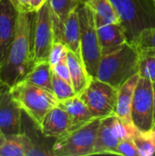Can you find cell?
<instances>
[{"mask_svg": "<svg viewBox=\"0 0 155 156\" xmlns=\"http://www.w3.org/2000/svg\"><path fill=\"white\" fill-rule=\"evenodd\" d=\"M35 12H19L15 38L5 62L0 66V83L11 88L23 80L34 67L33 28Z\"/></svg>", "mask_w": 155, "mask_h": 156, "instance_id": "obj_1", "label": "cell"}, {"mask_svg": "<svg viewBox=\"0 0 155 156\" xmlns=\"http://www.w3.org/2000/svg\"><path fill=\"white\" fill-rule=\"evenodd\" d=\"M139 58L137 48L126 42L115 51L102 56L95 78L119 89L126 80L138 74Z\"/></svg>", "mask_w": 155, "mask_h": 156, "instance_id": "obj_2", "label": "cell"}, {"mask_svg": "<svg viewBox=\"0 0 155 156\" xmlns=\"http://www.w3.org/2000/svg\"><path fill=\"white\" fill-rule=\"evenodd\" d=\"M119 17L127 42L133 45L146 28L155 27L153 0H111Z\"/></svg>", "mask_w": 155, "mask_h": 156, "instance_id": "obj_3", "label": "cell"}, {"mask_svg": "<svg viewBox=\"0 0 155 156\" xmlns=\"http://www.w3.org/2000/svg\"><path fill=\"white\" fill-rule=\"evenodd\" d=\"M9 90L23 112L37 127L47 113L59 103L52 91L25 80L17 82Z\"/></svg>", "mask_w": 155, "mask_h": 156, "instance_id": "obj_4", "label": "cell"}, {"mask_svg": "<svg viewBox=\"0 0 155 156\" xmlns=\"http://www.w3.org/2000/svg\"><path fill=\"white\" fill-rule=\"evenodd\" d=\"M80 24V55L91 78L96 77L102 58L94 14L88 4H78L76 7Z\"/></svg>", "mask_w": 155, "mask_h": 156, "instance_id": "obj_5", "label": "cell"}, {"mask_svg": "<svg viewBox=\"0 0 155 156\" xmlns=\"http://www.w3.org/2000/svg\"><path fill=\"white\" fill-rule=\"evenodd\" d=\"M100 122V118H95L85 125L57 138L51 148L53 155H93Z\"/></svg>", "mask_w": 155, "mask_h": 156, "instance_id": "obj_6", "label": "cell"}, {"mask_svg": "<svg viewBox=\"0 0 155 156\" xmlns=\"http://www.w3.org/2000/svg\"><path fill=\"white\" fill-rule=\"evenodd\" d=\"M138 132L132 122L123 121L115 113L101 118L93 155H117V146L120 142L123 139L133 138Z\"/></svg>", "mask_w": 155, "mask_h": 156, "instance_id": "obj_7", "label": "cell"}, {"mask_svg": "<svg viewBox=\"0 0 155 156\" xmlns=\"http://www.w3.org/2000/svg\"><path fill=\"white\" fill-rule=\"evenodd\" d=\"M154 110L153 81L140 77L131 109L132 122L138 131L147 133L152 130L155 123Z\"/></svg>", "mask_w": 155, "mask_h": 156, "instance_id": "obj_8", "label": "cell"}, {"mask_svg": "<svg viewBox=\"0 0 155 156\" xmlns=\"http://www.w3.org/2000/svg\"><path fill=\"white\" fill-rule=\"evenodd\" d=\"M118 89L92 78L79 97L89 107L95 118H104L113 114L117 103Z\"/></svg>", "mask_w": 155, "mask_h": 156, "instance_id": "obj_9", "label": "cell"}, {"mask_svg": "<svg viewBox=\"0 0 155 156\" xmlns=\"http://www.w3.org/2000/svg\"><path fill=\"white\" fill-rule=\"evenodd\" d=\"M55 33L53 16L48 0L35 12L33 28V59L34 63L47 61L53 43Z\"/></svg>", "mask_w": 155, "mask_h": 156, "instance_id": "obj_10", "label": "cell"}, {"mask_svg": "<svg viewBox=\"0 0 155 156\" xmlns=\"http://www.w3.org/2000/svg\"><path fill=\"white\" fill-rule=\"evenodd\" d=\"M23 111L11 95L9 88H0V129L6 138L21 133Z\"/></svg>", "mask_w": 155, "mask_h": 156, "instance_id": "obj_11", "label": "cell"}, {"mask_svg": "<svg viewBox=\"0 0 155 156\" xmlns=\"http://www.w3.org/2000/svg\"><path fill=\"white\" fill-rule=\"evenodd\" d=\"M19 11L12 0L0 1V66L5 62L16 36Z\"/></svg>", "mask_w": 155, "mask_h": 156, "instance_id": "obj_12", "label": "cell"}, {"mask_svg": "<svg viewBox=\"0 0 155 156\" xmlns=\"http://www.w3.org/2000/svg\"><path fill=\"white\" fill-rule=\"evenodd\" d=\"M42 135L47 138H58L71 129V122L67 112L59 105L51 109L38 126Z\"/></svg>", "mask_w": 155, "mask_h": 156, "instance_id": "obj_13", "label": "cell"}, {"mask_svg": "<svg viewBox=\"0 0 155 156\" xmlns=\"http://www.w3.org/2000/svg\"><path fill=\"white\" fill-rule=\"evenodd\" d=\"M102 56L111 53L127 42L126 36L120 24H108L97 27Z\"/></svg>", "mask_w": 155, "mask_h": 156, "instance_id": "obj_14", "label": "cell"}, {"mask_svg": "<svg viewBox=\"0 0 155 156\" xmlns=\"http://www.w3.org/2000/svg\"><path fill=\"white\" fill-rule=\"evenodd\" d=\"M58 105L61 106L67 112L70 118V131L78 129L95 119L94 115L92 114L89 107L86 105V103L79 97V95H76L75 97L61 101L58 103Z\"/></svg>", "mask_w": 155, "mask_h": 156, "instance_id": "obj_15", "label": "cell"}, {"mask_svg": "<svg viewBox=\"0 0 155 156\" xmlns=\"http://www.w3.org/2000/svg\"><path fill=\"white\" fill-rule=\"evenodd\" d=\"M140 75L135 74L126 80L119 89L117 94V103L114 113L126 122H132L131 109L134 91L139 81Z\"/></svg>", "mask_w": 155, "mask_h": 156, "instance_id": "obj_16", "label": "cell"}, {"mask_svg": "<svg viewBox=\"0 0 155 156\" xmlns=\"http://www.w3.org/2000/svg\"><path fill=\"white\" fill-rule=\"evenodd\" d=\"M67 61L69 68L71 84L77 95H79L87 88L92 78L90 76L81 56L69 50Z\"/></svg>", "mask_w": 155, "mask_h": 156, "instance_id": "obj_17", "label": "cell"}, {"mask_svg": "<svg viewBox=\"0 0 155 156\" xmlns=\"http://www.w3.org/2000/svg\"><path fill=\"white\" fill-rule=\"evenodd\" d=\"M48 3L53 16L55 41L61 42L64 24L70 12L78 5V2L77 0H48Z\"/></svg>", "mask_w": 155, "mask_h": 156, "instance_id": "obj_18", "label": "cell"}, {"mask_svg": "<svg viewBox=\"0 0 155 156\" xmlns=\"http://www.w3.org/2000/svg\"><path fill=\"white\" fill-rule=\"evenodd\" d=\"M77 7V6H76ZM61 42L69 50L80 55V24L77 9L70 12L64 24Z\"/></svg>", "mask_w": 155, "mask_h": 156, "instance_id": "obj_19", "label": "cell"}, {"mask_svg": "<svg viewBox=\"0 0 155 156\" xmlns=\"http://www.w3.org/2000/svg\"><path fill=\"white\" fill-rule=\"evenodd\" d=\"M87 4L94 14L97 27L108 24H120L119 15L111 0H90Z\"/></svg>", "mask_w": 155, "mask_h": 156, "instance_id": "obj_20", "label": "cell"}, {"mask_svg": "<svg viewBox=\"0 0 155 156\" xmlns=\"http://www.w3.org/2000/svg\"><path fill=\"white\" fill-rule=\"evenodd\" d=\"M52 68L47 60L36 63L23 80L52 91Z\"/></svg>", "mask_w": 155, "mask_h": 156, "instance_id": "obj_21", "label": "cell"}, {"mask_svg": "<svg viewBox=\"0 0 155 156\" xmlns=\"http://www.w3.org/2000/svg\"><path fill=\"white\" fill-rule=\"evenodd\" d=\"M133 46L139 54L155 56V27L144 29L137 37Z\"/></svg>", "mask_w": 155, "mask_h": 156, "instance_id": "obj_22", "label": "cell"}, {"mask_svg": "<svg viewBox=\"0 0 155 156\" xmlns=\"http://www.w3.org/2000/svg\"><path fill=\"white\" fill-rule=\"evenodd\" d=\"M18 138L23 145L26 156H51L53 155L52 149H48L35 140L31 139L27 134L21 132ZM54 156V155H53Z\"/></svg>", "mask_w": 155, "mask_h": 156, "instance_id": "obj_23", "label": "cell"}, {"mask_svg": "<svg viewBox=\"0 0 155 156\" xmlns=\"http://www.w3.org/2000/svg\"><path fill=\"white\" fill-rule=\"evenodd\" d=\"M52 92L56 96L58 102L64 101L77 95L72 84L59 78L54 72L52 76Z\"/></svg>", "mask_w": 155, "mask_h": 156, "instance_id": "obj_24", "label": "cell"}, {"mask_svg": "<svg viewBox=\"0 0 155 156\" xmlns=\"http://www.w3.org/2000/svg\"><path fill=\"white\" fill-rule=\"evenodd\" d=\"M141 156H152L155 154V142L150 133L138 132L132 138Z\"/></svg>", "mask_w": 155, "mask_h": 156, "instance_id": "obj_25", "label": "cell"}, {"mask_svg": "<svg viewBox=\"0 0 155 156\" xmlns=\"http://www.w3.org/2000/svg\"><path fill=\"white\" fill-rule=\"evenodd\" d=\"M139 72L141 78L155 81V56L139 54Z\"/></svg>", "mask_w": 155, "mask_h": 156, "instance_id": "obj_26", "label": "cell"}, {"mask_svg": "<svg viewBox=\"0 0 155 156\" xmlns=\"http://www.w3.org/2000/svg\"><path fill=\"white\" fill-rule=\"evenodd\" d=\"M0 156H26L18 134L7 138L6 143L0 146Z\"/></svg>", "mask_w": 155, "mask_h": 156, "instance_id": "obj_27", "label": "cell"}, {"mask_svg": "<svg viewBox=\"0 0 155 156\" xmlns=\"http://www.w3.org/2000/svg\"><path fill=\"white\" fill-rule=\"evenodd\" d=\"M69 52V48L66 47V45L60 41H55L51 47L48 59L51 68L54 67L56 64H58L59 61H61L63 58H67V54Z\"/></svg>", "mask_w": 155, "mask_h": 156, "instance_id": "obj_28", "label": "cell"}, {"mask_svg": "<svg viewBox=\"0 0 155 156\" xmlns=\"http://www.w3.org/2000/svg\"><path fill=\"white\" fill-rule=\"evenodd\" d=\"M117 155L141 156L132 138L123 139L117 146Z\"/></svg>", "mask_w": 155, "mask_h": 156, "instance_id": "obj_29", "label": "cell"}, {"mask_svg": "<svg viewBox=\"0 0 155 156\" xmlns=\"http://www.w3.org/2000/svg\"><path fill=\"white\" fill-rule=\"evenodd\" d=\"M52 70L57 76L71 83L70 72H69V64L67 61V58H63L61 61H59L58 64L52 67Z\"/></svg>", "mask_w": 155, "mask_h": 156, "instance_id": "obj_30", "label": "cell"}, {"mask_svg": "<svg viewBox=\"0 0 155 156\" xmlns=\"http://www.w3.org/2000/svg\"><path fill=\"white\" fill-rule=\"evenodd\" d=\"M19 12H32L30 9L29 0H12Z\"/></svg>", "mask_w": 155, "mask_h": 156, "instance_id": "obj_31", "label": "cell"}, {"mask_svg": "<svg viewBox=\"0 0 155 156\" xmlns=\"http://www.w3.org/2000/svg\"><path fill=\"white\" fill-rule=\"evenodd\" d=\"M48 0H29L30 9L32 12H37Z\"/></svg>", "mask_w": 155, "mask_h": 156, "instance_id": "obj_32", "label": "cell"}, {"mask_svg": "<svg viewBox=\"0 0 155 156\" xmlns=\"http://www.w3.org/2000/svg\"><path fill=\"white\" fill-rule=\"evenodd\" d=\"M7 141V138L5 137V135L4 134V133L2 132V130L0 129V146L5 144Z\"/></svg>", "mask_w": 155, "mask_h": 156, "instance_id": "obj_33", "label": "cell"}, {"mask_svg": "<svg viewBox=\"0 0 155 156\" xmlns=\"http://www.w3.org/2000/svg\"><path fill=\"white\" fill-rule=\"evenodd\" d=\"M149 133H150V135H151V137L153 139V141L155 142V124L153 125V127L152 128V130L150 131V132H148Z\"/></svg>", "mask_w": 155, "mask_h": 156, "instance_id": "obj_34", "label": "cell"}, {"mask_svg": "<svg viewBox=\"0 0 155 156\" xmlns=\"http://www.w3.org/2000/svg\"><path fill=\"white\" fill-rule=\"evenodd\" d=\"M153 97H154V109H155V81H153ZM154 122H155V110H154Z\"/></svg>", "mask_w": 155, "mask_h": 156, "instance_id": "obj_35", "label": "cell"}, {"mask_svg": "<svg viewBox=\"0 0 155 156\" xmlns=\"http://www.w3.org/2000/svg\"><path fill=\"white\" fill-rule=\"evenodd\" d=\"M90 0H77V2H78V4H87V3H89Z\"/></svg>", "mask_w": 155, "mask_h": 156, "instance_id": "obj_36", "label": "cell"}, {"mask_svg": "<svg viewBox=\"0 0 155 156\" xmlns=\"http://www.w3.org/2000/svg\"><path fill=\"white\" fill-rule=\"evenodd\" d=\"M1 86H3V85H1V83H0V88H1Z\"/></svg>", "mask_w": 155, "mask_h": 156, "instance_id": "obj_37", "label": "cell"}, {"mask_svg": "<svg viewBox=\"0 0 155 156\" xmlns=\"http://www.w3.org/2000/svg\"><path fill=\"white\" fill-rule=\"evenodd\" d=\"M153 2H154V4H155V0H153Z\"/></svg>", "mask_w": 155, "mask_h": 156, "instance_id": "obj_38", "label": "cell"}, {"mask_svg": "<svg viewBox=\"0 0 155 156\" xmlns=\"http://www.w3.org/2000/svg\"><path fill=\"white\" fill-rule=\"evenodd\" d=\"M0 1H1V0H0Z\"/></svg>", "mask_w": 155, "mask_h": 156, "instance_id": "obj_39", "label": "cell"}]
</instances>
